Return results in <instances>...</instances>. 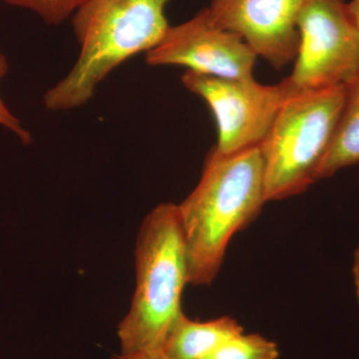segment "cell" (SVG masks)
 Wrapping results in <instances>:
<instances>
[{"label": "cell", "instance_id": "277c9868", "mask_svg": "<svg viewBox=\"0 0 359 359\" xmlns=\"http://www.w3.org/2000/svg\"><path fill=\"white\" fill-rule=\"evenodd\" d=\"M346 85L295 92L259 146L266 202L299 195L318 181L339 125Z\"/></svg>", "mask_w": 359, "mask_h": 359}, {"label": "cell", "instance_id": "8fae6325", "mask_svg": "<svg viewBox=\"0 0 359 359\" xmlns=\"http://www.w3.org/2000/svg\"><path fill=\"white\" fill-rule=\"evenodd\" d=\"M276 342L259 334H240L226 340L203 359H278Z\"/></svg>", "mask_w": 359, "mask_h": 359}, {"label": "cell", "instance_id": "52a82bcc", "mask_svg": "<svg viewBox=\"0 0 359 359\" xmlns=\"http://www.w3.org/2000/svg\"><path fill=\"white\" fill-rule=\"evenodd\" d=\"M257 58L256 52L238 35L212 21L208 8L181 25L170 26L162 41L146 53L151 66H182L221 78L254 77Z\"/></svg>", "mask_w": 359, "mask_h": 359}, {"label": "cell", "instance_id": "9a60e30c", "mask_svg": "<svg viewBox=\"0 0 359 359\" xmlns=\"http://www.w3.org/2000/svg\"><path fill=\"white\" fill-rule=\"evenodd\" d=\"M111 359H164L162 356L157 354H133V355H124V354L118 353L114 354Z\"/></svg>", "mask_w": 359, "mask_h": 359}, {"label": "cell", "instance_id": "5bb4252c", "mask_svg": "<svg viewBox=\"0 0 359 359\" xmlns=\"http://www.w3.org/2000/svg\"><path fill=\"white\" fill-rule=\"evenodd\" d=\"M353 276L354 287H355L356 297H358L359 304V245L358 247L356 248L355 252H354L353 255Z\"/></svg>", "mask_w": 359, "mask_h": 359}, {"label": "cell", "instance_id": "5b68a950", "mask_svg": "<svg viewBox=\"0 0 359 359\" xmlns=\"http://www.w3.org/2000/svg\"><path fill=\"white\" fill-rule=\"evenodd\" d=\"M299 46L285 81L294 92L348 85L359 74V29L346 0H304Z\"/></svg>", "mask_w": 359, "mask_h": 359}, {"label": "cell", "instance_id": "30bf717a", "mask_svg": "<svg viewBox=\"0 0 359 359\" xmlns=\"http://www.w3.org/2000/svg\"><path fill=\"white\" fill-rule=\"evenodd\" d=\"M359 164V74L346 85V95L334 141L321 165L318 179Z\"/></svg>", "mask_w": 359, "mask_h": 359}, {"label": "cell", "instance_id": "7c38bea8", "mask_svg": "<svg viewBox=\"0 0 359 359\" xmlns=\"http://www.w3.org/2000/svg\"><path fill=\"white\" fill-rule=\"evenodd\" d=\"M7 6L27 9L48 25H59L88 0H1Z\"/></svg>", "mask_w": 359, "mask_h": 359}, {"label": "cell", "instance_id": "3957f363", "mask_svg": "<svg viewBox=\"0 0 359 359\" xmlns=\"http://www.w3.org/2000/svg\"><path fill=\"white\" fill-rule=\"evenodd\" d=\"M135 268L133 299L118 325L119 353L157 355L170 328L184 313L182 295L189 285L178 205L162 203L143 219L135 247Z\"/></svg>", "mask_w": 359, "mask_h": 359}, {"label": "cell", "instance_id": "4fadbf2b", "mask_svg": "<svg viewBox=\"0 0 359 359\" xmlns=\"http://www.w3.org/2000/svg\"><path fill=\"white\" fill-rule=\"evenodd\" d=\"M7 72H8V62H7L6 56L0 51V80L6 77ZM0 126L15 135L25 145L32 144V134L23 127L20 120L9 110L1 95H0Z\"/></svg>", "mask_w": 359, "mask_h": 359}, {"label": "cell", "instance_id": "8992f818", "mask_svg": "<svg viewBox=\"0 0 359 359\" xmlns=\"http://www.w3.org/2000/svg\"><path fill=\"white\" fill-rule=\"evenodd\" d=\"M182 82L211 109L218 126L214 149L224 155L259 147L283 104L294 93L285 80L263 85L254 77L221 78L189 70Z\"/></svg>", "mask_w": 359, "mask_h": 359}, {"label": "cell", "instance_id": "6da1fadb", "mask_svg": "<svg viewBox=\"0 0 359 359\" xmlns=\"http://www.w3.org/2000/svg\"><path fill=\"white\" fill-rule=\"evenodd\" d=\"M264 203L261 149L224 155L212 148L199 183L177 205L185 238L189 285L207 287L214 283L231 238L257 219Z\"/></svg>", "mask_w": 359, "mask_h": 359}, {"label": "cell", "instance_id": "2e32d148", "mask_svg": "<svg viewBox=\"0 0 359 359\" xmlns=\"http://www.w3.org/2000/svg\"><path fill=\"white\" fill-rule=\"evenodd\" d=\"M349 13L353 16L354 22L358 25L359 29V0H351L347 1Z\"/></svg>", "mask_w": 359, "mask_h": 359}, {"label": "cell", "instance_id": "ba28073f", "mask_svg": "<svg viewBox=\"0 0 359 359\" xmlns=\"http://www.w3.org/2000/svg\"><path fill=\"white\" fill-rule=\"evenodd\" d=\"M304 0H211L219 27L238 35L276 69L294 62L299 46L297 18Z\"/></svg>", "mask_w": 359, "mask_h": 359}, {"label": "cell", "instance_id": "9c48e42d", "mask_svg": "<svg viewBox=\"0 0 359 359\" xmlns=\"http://www.w3.org/2000/svg\"><path fill=\"white\" fill-rule=\"evenodd\" d=\"M243 332L242 325L230 316L196 321L183 313L170 328L159 355L164 359H203Z\"/></svg>", "mask_w": 359, "mask_h": 359}, {"label": "cell", "instance_id": "7a4b0ae2", "mask_svg": "<svg viewBox=\"0 0 359 359\" xmlns=\"http://www.w3.org/2000/svg\"><path fill=\"white\" fill-rule=\"evenodd\" d=\"M170 0H88L73 14L80 44L76 62L44 95L50 111L81 107L97 86L123 62L162 41L170 25L165 8Z\"/></svg>", "mask_w": 359, "mask_h": 359}]
</instances>
